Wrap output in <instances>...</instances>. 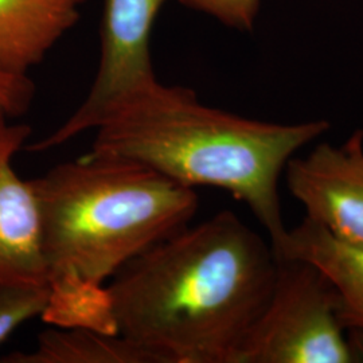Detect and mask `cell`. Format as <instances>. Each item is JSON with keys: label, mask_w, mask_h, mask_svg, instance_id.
<instances>
[{"label": "cell", "mask_w": 363, "mask_h": 363, "mask_svg": "<svg viewBox=\"0 0 363 363\" xmlns=\"http://www.w3.org/2000/svg\"><path fill=\"white\" fill-rule=\"evenodd\" d=\"M276 269L269 240L225 210L123 267L104 291L109 322L163 363H237Z\"/></svg>", "instance_id": "1"}, {"label": "cell", "mask_w": 363, "mask_h": 363, "mask_svg": "<svg viewBox=\"0 0 363 363\" xmlns=\"http://www.w3.org/2000/svg\"><path fill=\"white\" fill-rule=\"evenodd\" d=\"M330 130L327 120L277 124L202 104L159 81L116 105L96 128L91 154L127 157L186 187H217L250 208L276 253L288 229L279 182L288 160Z\"/></svg>", "instance_id": "2"}, {"label": "cell", "mask_w": 363, "mask_h": 363, "mask_svg": "<svg viewBox=\"0 0 363 363\" xmlns=\"http://www.w3.org/2000/svg\"><path fill=\"white\" fill-rule=\"evenodd\" d=\"M52 286L101 288L130 261L190 225L195 189L136 160L91 154L31 179Z\"/></svg>", "instance_id": "3"}, {"label": "cell", "mask_w": 363, "mask_h": 363, "mask_svg": "<svg viewBox=\"0 0 363 363\" xmlns=\"http://www.w3.org/2000/svg\"><path fill=\"white\" fill-rule=\"evenodd\" d=\"M272 294L237 363L361 362L340 320L339 296L310 261L279 257Z\"/></svg>", "instance_id": "4"}, {"label": "cell", "mask_w": 363, "mask_h": 363, "mask_svg": "<svg viewBox=\"0 0 363 363\" xmlns=\"http://www.w3.org/2000/svg\"><path fill=\"white\" fill-rule=\"evenodd\" d=\"M169 0H104L100 30V62L84 103L49 136L25 145L43 152L64 145L97 125L116 105L152 86L157 78L151 61V34Z\"/></svg>", "instance_id": "5"}, {"label": "cell", "mask_w": 363, "mask_h": 363, "mask_svg": "<svg viewBox=\"0 0 363 363\" xmlns=\"http://www.w3.org/2000/svg\"><path fill=\"white\" fill-rule=\"evenodd\" d=\"M284 174L308 220L337 241L363 249V130L340 145L318 144L304 157L292 156Z\"/></svg>", "instance_id": "6"}, {"label": "cell", "mask_w": 363, "mask_h": 363, "mask_svg": "<svg viewBox=\"0 0 363 363\" xmlns=\"http://www.w3.org/2000/svg\"><path fill=\"white\" fill-rule=\"evenodd\" d=\"M7 117L0 116V288L52 286L38 199L31 181H23L13 166L31 128L9 123Z\"/></svg>", "instance_id": "7"}, {"label": "cell", "mask_w": 363, "mask_h": 363, "mask_svg": "<svg viewBox=\"0 0 363 363\" xmlns=\"http://www.w3.org/2000/svg\"><path fill=\"white\" fill-rule=\"evenodd\" d=\"M85 0H0V73L27 76L79 19Z\"/></svg>", "instance_id": "8"}, {"label": "cell", "mask_w": 363, "mask_h": 363, "mask_svg": "<svg viewBox=\"0 0 363 363\" xmlns=\"http://www.w3.org/2000/svg\"><path fill=\"white\" fill-rule=\"evenodd\" d=\"M274 256L310 261L320 268L337 289L342 323L347 331L363 333V249L337 241L304 217L286 232Z\"/></svg>", "instance_id": "9"}, {"label": "cell", "mask_w": 363, "mask_h": 363, "mask_svg": "<svg viewBox=\"0 0 363 363\" xmlns=\"http://www.w3.org/2000/svg\"><path fill=\"white\" fill-rule=\"evenodd\" d=\"M1 363H163L160 357L128 337L93 327L39 334L31 351H13Z\"/></svg>", "instance_id": "10"}, {"label": "cell", "mask_w": 363, "mask_h": 363, "mask_svg": "<svg viewBox=\"0 0 363 363\" xmlns=\"http://www.w3.org/2000/svg\"><path fill=\"white\" fill-rule=\"evenodd\" d=\"M52 294V286L0 288V343L27 320L43 316Z\"/></svg>", "instance_id": "11"}, {"label": "cell", "mask_w": 363, "mask_h": 363, "mask_svg": "<svg viewBox=\"0 0 363 363\" xmlns=\"http://www.w3.org/2000/svg\"><path fill=\"white\" fill-rule=\"evenodd\" d=\"M183 6L208 13L226 26L250 31L259 10V0H178Z\"/></svg>", "instance_id": "12"}, {"label": "cell", "mask_w": 363, "mask_h": 363, "mask_svg": "<svg viewBox=\"0 0 363 363\" xmlns=\"http://www.w3.org/2000/svg\"><path fill=\"white\" fill-rule=\"evenodd\" d=\"M35 85L27 76L0 73V105L9 117L25 115L33 103Z\"/></svg>", "instance_id": "13"}, {"label": "cell", "mask_w": 363, "mask_h": 363, "mask_svg": "<svg viewBox=\"0 0 363 363\" xmlns=\"http://www.w3.org/2000/svg\"><path fill=\"white\" fill-rule=\"evenodd\" d=\"M1 115H6V112H4V109H3V106H1V105H0V116H1ZM6 116H7V115H6Z\"/></svg>", "instance_id": "14"}]
</instances>
